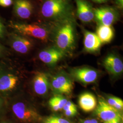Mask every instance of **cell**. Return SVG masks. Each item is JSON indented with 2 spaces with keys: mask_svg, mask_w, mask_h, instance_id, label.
<instances>
[{
  "mask_svg": "<svg viewBox=\"0 0 123 123\" xmlns=\"http://www.w3.org/2000/svg\"><path fill=\"white\" fill-rule=\"evenodd\" d=\"M54 41L56 48L64 53L74 49L75 31L73 23L69 21H65L58 26Z\"/></svg>",
  "mask_w": 123,
  "mask_h": 123,
  "instance_id": "1",
  "label": "cell"
},
{
  "mask_svg": "<svg viewBox=\"0 0 123 123\" xmlns=\"http://www.w3.org/2000/svg\"><path fill=\"white\" fill-rule=\"evenodd\" d=\"M69 11L65 0H46L42 6L41 13L44 18L57 20L65 18Z\"/></svg>",
  "mask_w": 123,
  "mask_h": 123,
  "instance_id": "2",
  "label": "cell"
},
{
  "mask_svg": "<svg viewBox=\"0 0 123 123\" xmlns=\"http://www.w3.org/2000/svg\"><path fill=\"white\" fill-rule=\"evenodd\" d=\"M10 26L22 35L45 41L49 35L48 30L44 26L37 24H25L11 22Z\"/></svg>",
  "mask_w": 123,
  "mask_h": 123,
  "instance_id": "3",
  "label": "cell"
},
{
  "mask_svg": "<svg viewBox=\"0 0 123 123\" xmlns=\"http://www.w3.org/2000/svg\"><path fill=\"white\" fill-rule=\"evenodd\" d=\"M12 110L18 119L24 122H34L39 118V114L36 110L22 102L14 104Z\"/></svg>",
  "mask_w": 123,
  "mask_h": 123,
  "instance_id": "4",
  "label": "cell"
},
{
  "mask_svg": "<svg viewBox=\"0 0 123 123\" xmlns=\"http://www.w3.org/2000/svg\"><path fill=\"white\" fill-rule=\"evenodd\" d=\"M94 18L99 25L111 26L118 19L117 11L110 7H103L93 9Z\"/></svg>",
  "mask_w": 123,
  "mask_h": 123,
  "instance_id": "5",
  "label": "cell"
},
{
  "mask_svg": "<svg viewBox=\"0 0 123 123\" xmlns=\"http://www.w3.org/2000/svg\"><path fill=\"white\" fill-rule=\"evenodd\" d=\"M96 114L104 122L116 119H122L119 111L109 105L104 99L100 98L96 108Z\"/></svg>",
  "mask_w": 123,
  "mask_h": 123,
  "instance_id": "6",
  "label": "cell"
},
{
  "mask_svg": "<svg viewBox=\"0 0 123 123\" xmlns=\"http://www.w3.org/2000/svg\"><path fill=\"white\" fill-rule=\"evenodd\" d=\"M51 86L53 90L59 94H69L74 88L70 79L63 75L54 76L51 81Z\"/></svg>",
  "mask_w": 123,
  "mask_h": 123,
  "instance_id": "7",
  "label": "cell"
},
{
  "mask_svg": "<svg viewBox=\"0 0 123 123\" xmlns=\"http://www.w3.org/2000/svg\"><path fill=\"white\" fill-rule=\"evenodd\" d=\"M71 75L77 81L84 84L93 83L98 78L97 71L88 68L74 69L71 71Z\"/></svg>",
  "mask_w": 123,
  "mask_h": 123,
  "instance_id": "8",
  "label": "cell"
},
{
  "mask_svg": "<svg viewBox=\"0 0 123 123\" xmlns=\"http://www.w3.org/2000/svg\"><path fill=\"white\" fill-rule=\"evenodd\" d=\"M65 53L57 48H50L45 49L39 53L40 60L45 63L53 65L57 63L64 57Z\"/></svg>",
  "mask_w": 123,
  "mask_h": 123,
  "instance_id": "9",
  "label": "cell"
},
{
  "mask_svg": "<svg viewBox=\"0 0 123 123\" xmlns=\"http://www.w3.org/2000/svg\"><path fill=\"white\" fill-rule=\"evenodd\" d=\"M78 18L82 22L88 23L94 18L93 9L91 5L85 0H75Z\"/></svg>",
  "mask_w": 123,
  "mask_h": 123,
  "instance_id": "10",
  "label": "cell"
},
{
  "mask_svg": "<svg viewBox=\"0 0 123 123\" xmlns=\"http://www.w3.org/2000/svg\"><path fill=\"white\" fill-rule=\"evenodd\" d=\"M103 65L110 74L114 76H118L123 73V62L114 54L107 56L103 61Z\"/></svg>",
  "mask_w": 123,
  "mask_h": 123,
  "instance_id": "11",
  "label": "cell"
},
{
  "mask_svg": "<svg viewBox=\"0 0 123 123\" xmlns=\"http://www.w3.org/2000/svg\"><path fill=\"white\" fill-rule=\"evenodd\" d=\"M33 86L37 94L39 95L45 94L48 92L49 86L48 75L44 73L37 74L33 79Z\"/></svg>",
  "mask_w": 123,
  "mask_h": 123,
  "instance_id": "12",
  "label": "cell"
},
{
  "mask_svg": "<svg viewBox=\"0 0 123 123\" xmlns=\"http://www.w3.org/2000/svg\"><path fill=\"white\" fill-rule=\"evenodd\" d=\"M84 44L86 51L94 53L99 50L102 43L96 33L86 31L84 35Z\"/></svg>",
  "mask_w": 123,
  "mask_h": 123,
  "instance_id": "13",
  "label": "cell"
},
{
  "mask_svg": "<svg viewBox=\"0 0 123 123\" xmlns=\"http://www.w3.org/2000/svg\"><path fill=\"white\" fill-rule=\"evenodd\" d=\"M14 11L19 18L26 19L32 14L33 6L28 0H16L14 4Z\"/></svg>",
  "mask_w": 123,
  "mask_h": 123,
  "instance_id": "14",
  "label": "cell"
},
{
  "mask_svg": "<svg viewBox=\"0 0 123 123\" xmlns=\"http://www.w3.org/2000/svg\"><path fill=\"white\" fill-rule=\"evenodd\" d=\"M12 46L16 52L25 54L30 51L32 47V43L25 37L15 35L12 37Z\"/></svg>",
  "mask_w": 123,
  "mask_h": 123,
  "instance_id": "15",
  "label": "cell"
},
{
  "mask_svg": "<svg viewBox=\"0 0 123 123\" xmlns=\"http://www.w3.org/2000/svg\"><path fill=\"white\" fill-rule=\"evenodd\" d=\"M79 104L80 108L84 111L89 112L96 109L97 99L92 93L84 92L79 96Z\"/></svg>",
  "mask_w": 123,
  "mask_h": 123,
  "instance_id": "16",
  "label": "cell"
},
{
  "mask_svg": "<svg viewBox=\"0 0 123 123\" xmlns=\"http://www.w3.org/2000/svg\"><path fill=\"white\" fill-rule=\"evenodd\" d=\"M18 81V77L11 74L2 75L0 76V91L7 92L15 88Z\"/></svg>",
  "mask_w": 123,
  "mask_h": 123,
  "instance_id": "17",
  "label": "cell"
},
{
  "mask_svg": "<svg viewBox=\"0 0 123 123\" xmlns=\"http://www.w3.org/2000/svg\"><path fill=\"white\" fill-rule=\"evenodd\" d=\"M96 35L102 44H107L110 43L114 38V31L111 26L99 25L97 27Z\"/></svg>",
  "mask_w": 123,
  "mask_h": 123,
  "instance_id": "18",
  "label": "cell"
},
{
  "mask_svg": "<svg viewBox=\"0 0 123 123\" xmlns=\"http://www.w3.org/2000/svg\"><path fill=\"white\" fill-rule=\"evenodd\" d=\"M67 101L64 97L60 95L55 96L49 100V105L53 111H58L63 109Z\"/></svg>",
  "mask_w": 123,
  "mask_h": 123,
  "instance_id": "19",
  "label": "cell"
},
{
  "mask_svg": "<svg viewBox=\"0 0 123 123\" xmlns=\"http://www.w3.org/2000/svg\"><path fill=\"white\" fill-rule=\"evenodd\" d=\"M107 102L109 105L111 106L119 111L123 110V100L119 98L114 96H110L108 98Z\"/></svg>",
  "mask_w": 123,
  "mask_h": 123,
  "instance_id": "20",
  "label": "cell"
},
{
  "mask_svg": "<svg viewBox=\"0 0 123 123\" xmlns=\"http://www.w3.org/2000/svg\"><path fill=\"white\" fill-rule=\"evenodd\" d=\"M49 118L51 121L55 123H72L68 120L57 116H51L49 117Z\"/></svg>",
  "mask_w": 123,
  "mask_h": 123,
  "instance_id": "21",
  "label": "cell"
},
{
  "mask_svg": "<svg viewBox=\"0 0 123 123\" xmlns=\"http://www.w3.org/2000/svg\"><path fill=\"white\" fill-rule=\"evenodd\" d=\"M64 111L65 115L68 117H73L77 114V108L71 109L70 110H65Z\"/></svg>",
  "mask_w": 123,
  "mask_h": 123,
  "instance_id": "22",
  "label": "cell"
},
{
  "mask_svg": "<svg viewBox=\"0 0 123 123\" xmlns=\"http://www.w3.org/2000/svg\"><path fill=\"white\" fill-rule=\"evenodd\" d=\"M76 108H77L76 106L72 102L68 100L65 105L63 108V110L65 111V110H68L71 109H74Z\"/></svg>",
  "mask_w": 123,
  "mask_h": 123,
  "instance_id": "23",
  "label": "cell"
},
{
  "mask_svg": "<svg viewBox=\"0 0 123 123\" xmlns=\"http://www.w3.org/2000/svg\"><path fill=\"white\" fill-rule=\"evenodd\" d=\"M12 3V0H0V6L8 7Z\"/></svg>",
  "mask_w": 123,
  "mask_h": 123,
  "instance_id": "24",
  "label": "cell"
},
{
  "mask_svg": "<svg viewBox=\"0 0 123 123\" xmlns=\"http://www.w3.org/2000/svg\"><path fill=\"white\" fill-rule=\"evenodd\" d=\"M80 123H99L95 119H87L82 120Z\"/></svg>",
  "mask_w": 123,
  "mask_h": 123,
  "instance_id": "25",
  "label": "cell"
},
{
  "mask_svg": "<svg viewBox=\"0 0 123 123\" xmlns=\"http://www.w3.org/2000/svg\"><path fill=\"white\" fill-rule=\"evenodd\" d=\"M5 33V29L4 26L0 21V37H3Z\"/></svg>",
  "mask_w": 123,
  "mask_h": 123,
  "instance_id": "26",
  "label": "cell"
},
{
  "mask_svg": "<svg viewBox=\"0 0 123 123\" xmlns=\"http://www.w3.org/2000/svg\"><path fill=\"white\" fill-rule=\"evenodd\" d=\"M115 3L120 9H123V0H115Z\"/></svg>",
  "mask_w": 123,
  "mask_h": 123,
  "instance_id": "27",
  "label": "cell"
},
{
  "mask_svg": "<svg viewBox=\"0 0 123 123\" xmlns=\"http://www.w3.org/2000/svg\"><path fill=\"white\" fill-rule=\"evenodd\" d=\"M122 119H113L112 120L109 121L104 122V123H122Z\"/></svg>",
  "mask_w": 123,
  "mask_h": 123,
  "instance_id": "28",
  "label": "cell"
},
{
  "mask_svg": "<svg viewBox=\"0 0 123 123\" xmlns=\"http://www.w3.org/2000/svg\"><path fill=\"white\" fill-rule=\"evenodd\" d=\"M92 0L93 1V2H96V3H97L101 4V3H103L106 2L109 0Z\"/></svg>",
  "mask_w": 123,
  "mask_h": 123,
  "instance_id": "29",
  "label": "cell"
},
{
  "mask_svg": "<svg viewBox=\"0 0 123 123\" xmlns=\"http://www.w3.org/2000/svg\"><path fill=\"white\" fill-rule=\"evenodd\" d=\"M43 123H55L52 121H51L50 119H49V118L46 119L44 121Z\"/></svg>",
  "mask_w": 123,
  "mask_h": 123,
  "instance_id": "30",
  "label": "cell"
},
{
  "mask_svg": "<svg viewBox=\"0 0 123 123\" xmlns=\"http://www.w3.org/2000/svg\"><path fill=\"white\" fill-rule=\"evenodd\" d=\"M2 103V99L0 98V107L1 106V105Z\"/></svg>",
  "mask_w": 123,
  "mask_h": 123,
  "instance_id": "31",
  "label": "cell"
},
{
  "mask_svg": "<svg viewBox=\"0 0 123 123\" xmlns=\"http://www.w3.org/2000/svg\"><path fill=\"white\" fill-rule=\"evenodd\" d=\"M0 51H1V47H0Z\"/></svg>",
  "mask_w": 123,
  "mask_h": 123,
  "instance_id": "32",
  "label": "cell"
},
{
  "mask_svg": "<svg viewBox=\"0 0 123 123\" xmlns=\"http://www.w3.org/2000/svg\"><path fill=\"white\" fill-rule=\"evenodd\" d=\"M7 123V122H2V123Z\"/></svg>",
  "mask_w": 123,
  "mask_h": 123,
  "instance_id": "33",
  "label": "cell"
}]
</instances>
